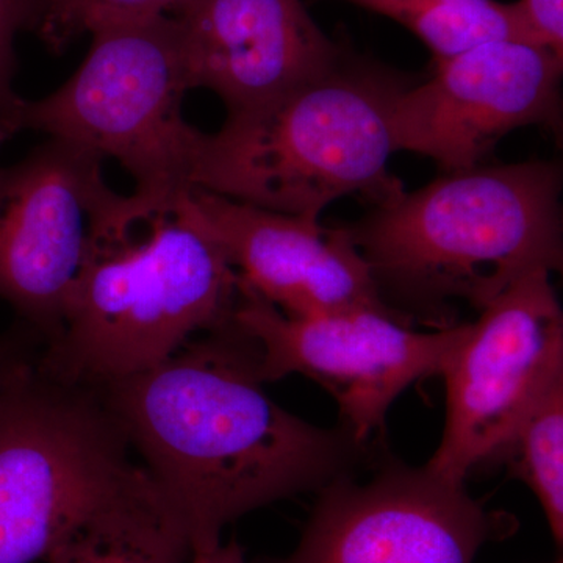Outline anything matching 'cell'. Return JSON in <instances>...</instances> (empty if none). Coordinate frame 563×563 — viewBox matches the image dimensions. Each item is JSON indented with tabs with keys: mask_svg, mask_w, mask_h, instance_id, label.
<instances>
[{
	"mask_svg": "<svg viewBox=\"0 0 563 563\" xmlns=\"http://www.w3.org/2000/svg\"><path fill=\"white\" fill-rule=\"evenodd\" d=\"M263 384L258 344L232 314L161 365L101 387L191 554L217 548L243 515L354 473L369 450L343 424L282 409Z\"/></svg>",
	"mask_w": 563,
	"mask_h": 563,
	"instance_id": "obj_1",
	"label": "cell"
},
{
	"mask_svg": "<svg viewBox=\"0 0 563 563\" xmlns=\"http://www.w3.org/2000/svg\"><path fill=\"white\" fill-rule=\"evenodd\" d=\"M562 174L555 163L474 166L376 203L350 225L388 307L433 329L450 303L483 310L536 272H561Z\"/></svg>",
	"mask_w": 563,
	"mask_h": 563,
	"instance_id": "obj_2",
	"label": "cell"
},
{
	"mask_svg": "<svg viewBox=\"0 0 563 563\" xmlns=\"http://www.w3.org/2000/svg\"><path fill=\"white\" fill-rule=\"evenodd\" d=\"M188 192L173 209L91 236L60 331L41 351V372L101 388L161 365L231 320L239 273Z\"/></svg>",
	"mask_w": 563,
	"mask_h": 563,
	"instance_id": "obj_3",
	"label": "cell"
},
{
	"mask_svg": "<svg viewBox=\"0 0 563 563\" xmlns=\"http://www.w3.org/2000/svg\"><path fill=\"white\" fill-rule=\"evenodd\" d=\"M407 85L343 55L317 79L202 133L192 188L312 218L344 196L387 201L404 191L388 161L393 107Z\"/></svg>",
	"mask_w": 563,
	"mask_h": 563,
	"instance_id": "obj_4",
	"label": "cell"
},
{
	"mask_svg": "<svg viewBox=\"0 0 563 563\" xmlns=\"http://www.w3.org/2000/svg\"><path fill=\"white\" fill-rule=\"evenodd\" d=\"M80 68L57 91L25 102L24 131L113 158L131 174L144 213L173 209L192 188L202 132L185 121L190 91L172 14L92 29Z\"/></svg>",
	"mask_w": 563,
	"mask_h": 563,
	"instance_id": "obj_5",
	"label": "cell"
},
{
	"mask_svg": "<svg viewBox=\"0 0 563 563\" xmlns=\"http://www.w3.org/2000/svg\"><path fill=\"white\" fill-rule=\"evenodd\" d=\"M101 388L38 362L0 387V563L44 559L144 472Z\"/></svg>",
	"mask_w": 563,
	"mask_h": 563,
	"instance_id": "obj_6",
	"label": "cell"
},
{
	"mask_svg": "<svg viewBox=\"0 0 563 563\" xmlns=\"http://www.w3.org/2000/svg\"><path fill=\"white\" fill-rule=\"evenodd\" d=\"M550 274H529L465 324L439 373L446 410L431 472L465 483L563 380V314Z\"/></svg>",
	"mask_w": 563,
	"mask_h": 563,
	"instance_id": "obj_7",
	"label": "cell"
},
{
	"mask_svg": "<svg viewBox=\"0 0 563 563\" xmlns=\"http://www.w3.org/2000/svg\"><path fill=\"white\" fill-rule=\"evenodd\" d=\"M233 318L261 351L263 383L302 374L331 393L340 424L369 444L391 404L424 376H437L465 324L415 331L379 310L291 318L240 279Z\"/></svg>",
	"mask_w": 563,
	"mask_h": 563,
	"instance_id": "obj_8",
	"label": "cell"
},
{
	"mask_svg": "<svg viewBox=\"0 0 563 563\" xmlns=\"http://www.w3.org/2000/svg\"><path fill=\"white\" fill-rule=\"evenodd\" d=\"M298 547L263 563H474L503 517L428 466L384 463L322 487Z\"/></svg>",
	"mask_w": 563,
	"mask_h": 563,
	"instance_id": "obj_9",
	"label": "cell"
},
{
	"mask_svg": "<svg viewBox=\"0 0 563 563\" xmlns=\"http://www.w3.org/2000/svg\"><path fill=\"white\" fill-rule=\"evenodd\" d=\"M102 165L95 152L47 139L0 168V298L44 344L60 331L92 232L122 196Z\"/></svg>",
	"mask_w": 563,
	"mask_h": 563,
	"instance_id": "obj_10",
	"label": "cell"
},
{
	"mask_svg": "<svg viewBox=\"0 0 563 563\" xmlns=\"http://www.w3.org/2000/svg\"><path fill=\"white\" fill-rule=\"evenodd\" d=\"M563 57L518 40H492L435 60L428 80L396 98V151L432 158L446 173L483 165L517 129H558Z\"/></svg>",
	"mask_w": 563,
	"mask_h": 563,
	"instance_id": "obj_11",
	"label": "cell"
},
{
	"mask_svg": "<svg viewBox=\"0 0 563 563\" xmlns=\"http://www.w3.org/2000/svg\"><path fill=\"white\" fill-rule=\"evenodd\" d=\"M188 198L243 284L287 317L379 310L404 321L384 302L350 229L201 188H191Z\"/></svg>",
	"mask_w": 563,
	"mask_h": 563,
	"instance_id": "obj_12",
	"label": "cell"
},
{
	"mask_svg": "<svg viewBox=\"0 0 563 563\" xmlns=\"http://www.w3.org/2000/svg\"><path fill=\"white\" fill-rule=\"evenodd\" d=\"M168 14L190 90L213 92L228 114L273 102L344 55L301 0H181Z\"/></svg>",
	"mask_w": 563,
	"mask_h": 563,
	"instance_id": "obj_13",
	"label": "cell"
},
{
	"mask_svg": "<svg viewBox=\"0 0 563 563\" xmlns=\"http://www.w3.org/2000/svg\"><path fill=\"white\" fill-rule=\"evenodd\" d=\"M144 468V466H143ZM190 544L146 470L77 526L47 563H185Z\"/></svg>",
	"mask_w": 563,
	"mask_h": 563,
	"instance_id": "obj_14",
	"label": "cell"
},
{
	"mask_svg": "<svg viewBox=\"0 0 563 563\" xmlns=\"http://www.w3.org/2000/svg\"><path fill=\"white\" fill-rule=\"evenodd\" d=\"M398 22L435 60L492 40L526 41L512 3L498 0H346Z\"/></svg>",
	"mask_w": 563,
	"mask_h": 563,
	"instance_id": "obj_15",
	"label": "cell"
},
{
	"mask_svg": "<svg viewBox=\"0 0 563 563\" xmlns=\"http://www.w3.org/2000/svg\"><path fill=\"white\" fill-rule=\"evenodd\" d=\"M496 457L539 499L554 542H563V380L518 426Z\"/></svg>",
	"mask_w": 563,
	"mask_h": 563,
	"instance_id": "obj_16",
	"label": "cell"
},
{
	"mask_svg": "<svg viewBox=\"0 0 563 563\" xmlns=\"http://www.w3.org/2000/svg\"><path fill=\"white\" fill-rule=\"evenodd\" d=\"M181 0H33V32L58 52L92 29L110 21L135 20L168 13Z\"/></svg>",
	"mask_w": 563,
	"mask_h": 563,
	"instance_id": "obj_17",
	"label": "cell"
},
{
	"mask_svg": "<svg viewBox=\"0 0 563 563\" xmlns=\"http://www.w3.org/2000/svg\"><path fill=\"white\" fill-rule=\"evenodd\" d=\"M35 27L33 0H0V147L24 131L27 99L14 90L16 52L14 40L22 31Z\"/></svg>",
	"mask_w": 563,
	"mask_h": 563,
	"instance_id": "obj_18",
	"label": "cell"
},
{
	"mask_svg": "<svg viewBox=\"0 0 563 563\" xmlns=\"http://www.w3.org/2000/svg\"><path fill=\"white\" fill-rule=\"evenodd\" d=\"M512 7L526 41L563 57V0H518Z\"/></svg>",
	"mask_w": 563,
	"mask_h": 563,
	"instance_id": "obj_19",
	"label": "cell"
},
{
	"mask_svg": "<svg viewBox=\"0 0 563 563\" xmlns=\"http://www.w3.org/2000/svg\"><path fill=\"white\" fill-rule=\"evenodd\" d=\"M43 346L38 333L21 321L0 333V387L32 368L38 362Z\"/></svg>",
	"mask_w": 563,
	"mask_h": 563,
	"instance_id": "obj_20",
	"label": "cell"
},
{
	"mask_svg": "<svg viewBox=\"0 0 563 563\" xmlns=\"http://www.w3.org/2000/svg\"><path fill=\"white\" fill-rule=\"evenodd\" d=\"M190 563H250L243 548L235 540L201 553H192Z\"/></svg>",
	"mask_w": 563,
	"mask_h": 563,
	"instance_id": "obj_21",
	"label": "cell"
},
{
	"mask_svg": "<svg viewBox=\"0 0 563 563\" xmlns=\"http://www.w3.org/2000/svg\"><path fill=\"white\" fill-rule=\"evenodd\" d=\"M559 563H562V561H559Z\"/></svg>",
	"mask_w": 563,
	"mask_h": 563,
	"instance_id": "obj_22",
	"label": "cell"
}]
</instances>
